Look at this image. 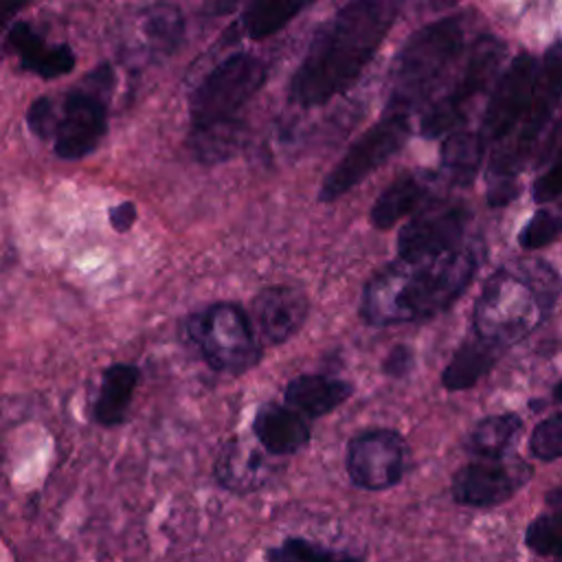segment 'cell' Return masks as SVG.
I'll list each match as a JSON object with an SVG mask.
<instances>
[{
  "instance_id": "e0dca14e",
  "label": "cell",
  "mask_w": 562,
  "mask_h": 562,
  "mask_svg": "<svg viewBox=\"0 0 562 562\" xmlns=\"http://www.w3.org/2000/svg\"><path fill=\"white\" fill-rule=\"evenodd\" d=\"M252 435L257 443L274 457H288L310 443V426L301 413L288 404L268 402L252 417Z\"/></svg>"
},
{
  "instance_id": "603a6c76",
  "label": "cell",
  "mask_w": 562,
  "mask_h": 562,
  "mask_svg": "<svg viewBox=\"0 0 562 562\" xmlns=\"http://www.w3.org/2000/svg\"><path fill=\"white\" fill-rule=\"evenodd\" d=\"M140 40L151 59L169 57L184 37V18L173 4H154L140 15Z\"/></svg>"
},
{
  "instance_id": "30bf717a",
  "label": "cell",
  "mask_w": 562,
  "mask_h": 562,
  "mask_svg": "<svg viewBox=\"0 0 562 562\" xmlns=\"http://www.w3.org/2000/svg\"><path fill=\"white\" fill-rule=\"evenodd\" d=\"M503 55L505 44L496 35H481L472 44L468 59L459 77L452 81L450 90H446L437 101H432L422 114L419 134L424 138H439L457 132L472 101L479 94H483L487 86L494 81Z\"/></svg>"
},
{
  "instance_id": "6da1fadb",
  "label": "cell",
  "mask_w": 562,
  "mask_h": 562,
  "mask_svg": "<svg viewBox=\"0 0 562 562\" xmlns=\"http://www.w3.org/2000/svg\"><path fill=\"white\" fill-rule=\"evenodd\" d=\"M395 0H356L329 15L312 35L288 83V101L318 108L347 92L397 22Z\"/></svg>"
},
{
  "instance_id": "d6986e66",
  "label": "cell",
  "mask_w": 562,
  "mask_h": 562,
  "mask_svg": "<svg viewBox=\"0 0 562 562\" xmlns=\"http://www.w3.org/2000/svg\"><path fill=\"white\" fill-rule=\"evenodd\" d=\"M353 395V384L334 375L301 373L285 384L283 402L303 417H323Z\"/></svg>"
},
{
  "instance_id": "4dcf8cb0",
  "label": "cell",
  "mask_w": 562,
  "mask_h": 562,
  "mask_svg": "<svg viewBox=\"0 0 562 562\" xmlns=\"http://www.w3.org/2000/svg\"><path fill=\"white\" fill-rule=\"evenodd\" d=\"M55 116H57V103L48 94H44L31 101L26 110V125L37 138L53 140Z\"/></svg>"
},
{
  "instance_id": "2e32d148",
  "label": "cell",
  "mask_w": 562,
  "mask_h": 562,
  "mask_svg": "<svg viewBox=\"0 0 562 562\" xmlns=\"http://www.w3.org/2000/svg\"><path fill=\"white\" fill-rule=\"evenodd\" d=\"M4 48L18 57L20 70L33 72L42 79H57L68 75L77 57L68 44H50L29 22L13 20L4 31Z\"/></svg>"
},
{
  "instance_id": "9a60e30c",
  "label": "cell",
  "mask_w": 562,
  "mask_h": 562,
  "mask_svg": "<svg viewBox=\"0 0 562 562\" xmlns=\"http://www.w3.org/2000/svg\"><path fill=\"white\" fill-rule=\"evenodd\" d=\"M310 314V299L299 285L274 283L266 285L252 299V321L259 340L281 345L296 336Z\"/></svg>"
},
{
  "instance_id": "5bb4252c",
  "label": "cell",
  "mask_w": 562,
  "mask_h": 562,
  "mask_svg": "<svg viewBox=\"0 0 562 562\" xmlns=\"http://www.w3.org/2000/svg\"><path fill=\"white\" fill-rule=\"evenodd\" d=\"M531 468L518 459H479L452 476V498L468 507H490L507 501L529 479Z\"/></svg>"
},
{
  "instance_id": "1f68e13d",
  "label": "cell",
  "mask_w": 562,
  "mask_h": 562,
  "mask_svg": "<svg viewBox=\"0 0 562 562\" xmlns=\"http://www.w3.org/2000/svg\"><path fill=\"white\" fill-rule=\"evenodd\" d=\"M531 195H533V200L540 202V204L551 202V200H555V198L562 195V149H560V154L555 156V162L533 182Z\"/></svg>"
},
{
  "instance_id": "e575fe53",
  "label": "cell",
  "mask_w": 562,
  "mask_h": 562,
  "mask_svg": "<svg viewBox=\"0 0 562 562\" xmlns=\"http://www.w3.org/2000/svg\"><path fill=\"white\" fill-rule=\"evenodd\" d=\"M562 149V119L558 121V125L553 127V132H551V136H549V140H547V147H544V158L547 156H551V151H555V149Z\"/></svg>"
},
{
  "instance_id": "83f0119b",
  "label": "cell",
  "mask_w": 562,
  "mask_h": 562,
  "mask_svg": "<svg viewBox=\"0 0 562 562\" xmlns=\"http://www.w3.org/2000/svg\"><path fill=\"white\" fill-rule=\"evenodd\" d=\"M525 542L538 555L562 553V507L536 518L527 527Z\"/></svg>"
},
{
  "instance_id": "f546056e",
  "label": "cell",
  "mask_w": 562,
  "mask_h": 562,
  "mask_svg": "<svg viewBox=\"0 0 562 562\" xmlns=\"http://www.w3.org/2000/svg\"><path fill=\"white\" fill-rule=\"evenodd\" d=\"M562 233V217L542 209L518 233V244L527 250H536L553 241Z\"/></svg>"
},
{
  "instance_id": "5b68a950",
  "label": "cell",
  "mask_w": 562,
  "mask_h": 562,
  "mask_svg": "<svg viewBox=\"0 0 562 562\" xmlns=\"http://www.w3.org/2000/svg\"><path fill=\"white\" fill-rule=\"evenodd\" d=\"M465 46V18L452 13L408 35L389 72L386 108L413 114L430 101Z\"/></svg>"
},
{
  "instance_id": "4fadbf2b",
  "label": "cell",
  "mask_w": 562,
  "mask_h": 562,
  "mask_svg": "<svg viewBox=\"0 0 562 562\" xmlns=\"http://www.w3.org/2000/svg\"><path fill=\"white\" fill-rule=\"evenodd\" d=\"M468 222L463 204L419 211L397 233V259L426 261L461 248Z\"/></svg>"
},
{
  "instance_id": "8d00e7d4",
  "label": "cell",
  "mask_w": 562,
  "mask_h": 562,
  "mask_svg": "<svg viewBox=\"0 0 562 562\" xmlns=\"http://www.w3.org/2000/svg\"><path fill=\"white\" fill-rule=\"evenodd\" d=\"M555 562H562V558H560V560H555Z\"/></svg>"
},
{
  "instance_id": "f1b7e54d",
  "label": "cell",
  "mask_w": 562,
  "mask_h": 562,
  "mask_svg": "<svg viewBox=\"0 0 562 562\" xmlns=\"http://www.w3.org/2000/svg\"><path fill=\"white\" fill-rule=\"evenodd\" d=\"M529 450L540 461H553L562 457V411L542 419L533 428Z\"/></svg>"
},
{
  "instance_id": "ffe728a7",
  "label": "cell",
  "mask_w": 562,
  "mask_h": 562,
  "mask_svg": "<svg viewBox=\"0 0 562 562\" xmlns=\"http://www.w3.org/2000/svg\"><path fill=\"white\" fill-rule=\"evenodd\" d=\"M428 195V176L404 171L400 173L371 204L369 222L378 231L393 228L406 215H413Z\"/></svg>"
},
{
  "instance_id": "d4e9b609",
  "label": "cell",
  "mask_w": 562,
  "mask_h": 562,
  "mask_svg": "<svg viewBox=\"0 0 562 562\" xmlns=\"http://www.w3.org/2000/svg\"><path fill=\"white\" fill-rule=\"evenodd\" d=\"M520 430L522 422L518 415H490L470 430L465 448L479 459H503V454L514 443Z\"/></svg>"
},
{
  "instance_id": "44dd1931",
  "label": "cell",
  "mask_w": 562,
  "mask_h": 562,
  "mask_svg": "<svg viewBox=\"0 0 562 562\" xmlns=\"http://www.w3.org/2000/svg\"><path fill=\"white\" fill-rule=\"evenodd\" d=\"M140 380V369L136 364L114 362L103 369L99 393L92 406V417L99 426L114 428L127 419V411L134 391Z\"/></svg>"
},
{
  "instance_id": "ba28073f",
  "label": "cell",
  "mask_w": 562,
  "mask_h": 562,
  "mask_svg": "<svg viewBox=\"0 0 562 562\" xmlns=\"http://www.w3.org/2000/svg\"><path fill=\"white\" fill-rule=\"evenodd\" d=\"M112 86L114 72L108 64H101L83 79V86L64 94L53 130L57 158L81 160L101 145L108 134V94Z\"/></svg>"
},
{
  "instance_id": "277c9868",
  "label": "cell",
  "mask_w": 562,
  "mask_h": 562,
  "mask_svg": "<svg viewBox=\"0 0 562 562\" xmlns=\"http://www.w3.org/2000/svg\"><path fill=\"white\" fill-rule=\"evenodd\" d=\"M555 294L558 277L542 261L518 270H496L474 303V336L505 349L527 336L547 316L555 303Z\"/></svg>"
},
{
  "instance_id": "ac0fdd59",
  "label": "cell",
  "mask_w": 562,
  "mask_h": 562,
  "mask_svg": "<svg viewBox=\"0 0 562 562\" xmlns=\"http://www.w3.org/2000/svg\"><path fill=\"white\" fill-rule=\"evenodd\" d=\"M263 452V448L259 450L239 437L228 439L213 463L215 481L235 494H248L263 487L270 472V463Z\"/></svg>"
},
{
  "instance_id": "52a82bcc",
  "label": "cell",
  "mask_w": 562,
  "mask_h": 562,
  "mask_svg": "<svg viewBox=\"0 0 562 562\" xmlns=\"http://www.w3.org/2000/svg\"><path fill=\"white\" fill-rule=\"evenodd\" d=\"M184 334L213 371L241 375L261 360L259 336L237 303L215 301L189 314Z\"/></svg>"
},
{
  "instance_id": "4316f807",
  "label": "cell",
  "mask_w": 562,
  "mask_h": 562,
  "mask_svg": "<svg viewBox=\"0 0 562 562\" xmlns=\"http://www.w3.org/2000/svg\"><path fill=\"white\" fill-rule=\"evenodd\" d=\"M266 562H362L358 555L334 551L310 542L301 536H290L281 544L266 549Z\"/></svg>"
},
{
  "instance_id": "7c38bea8",
  "label": "cell",
  "mask_w": 562,
  "mask_h": 562,
  "mask_svg": "<svg viewBox=\"0 0 562 562\" xmlns=\"http://www.w3.org/2000/svg\"><path fill=\"white\" fill-rule=\"evenodd\" d=\"M536 79L538 68L529 53H518L501 72L479 127V136L485 147L503 145L516 123L525 119L536 90Z\"/></svg>"
},
{
  "instance_id": "9c48e42d",
  "label": "cell",
  "mask_w": 562,
  "mask_h": 562,
  "mask_svg": "<svg viewBox=\"0 0 562 562\" xmlns=\"http://www.w3.org/2000/svg\"><path fill=\"white\" fill-rule=\"evenodd\" d=\"M411 116L384 110L382 116L367 127L329 169L318 189V202H334L358 187L367 176L386 165L408 140Z\"/></svg>"
},
{
  "instance_id": "d590c367",
  "label": "cell",
  "mask_w": 562,
  "mask_h": 562,
  "mask_svg": "<svg viewBox=\"0 0 562 562\" xmlns=\"http://www.w3.org/2000/svg\"><path fill=\"white\" fill-rule=\"evenodd\" d=\"M553 397L555 400H560L562 402V380L555 384V389H553Z\"/></svg>"
},
{
  "instance_id": "8fae6325",
  "label": "cell",
  "mask_w": 562,
  "mask_h": 562,
  "mask_svg": "<svg viewBox=\"0 0 562 562\" xmlns=\"http://www.w3.org/2000/svg\"><path fill=\"white\" fill-rule=\"evenodd\" d=\"M349 481L369 492L397 485L408 468V443L393 428H369L347 443Z\"/></svg>"
},
{
  "instance_id": "836d02e7",
  "label": "cell",
  "mask_w": 562,
  "mask_h": 562,
  "mask_svg": "<svg viewBox=\"0 0 562 562\" xmlns=\"http://www.w3.org/2000/svg\"><path fill=\"white\" fill-rule=\"evenodd\" d=\"M136 220H138V211H136V204L130 200L119 202L108 211V222L116 233H127L136 224Z\"/></svg>"
},
{
  "instance_id": "cb8c5ba5",
  "label": "cell",
  "mask_w": 562,
  "mask_h": 562,
  "mask_svg": "<svg viewBox=\"0 0 562 562\" xmlns=\"http://www.w3.org/2000/svg\"><path fill=\"white\" fill-rule=\"evenodd\" d=\"M485 149L479 132L457 130L441 143V171L452 184L468 187L481 169Z\"/></svg>"
},
{
  "instance_id": "3957f363",
  "label": "cell",
  "mask_w": 562,
  "mask_h": 562,
  "mask_svg": "<svg viewBox=\"0 0 562 562\" xmlns=\"http://www.w3.org/2000/svg\"><path fill=\"white\" fill-rule=\"evenodd\" d=\"M268 64L248 50L220 59L189 94V149L198 162L228 160L241 145V110L263 88Z\"/></svg>"
},
{
  "instance_id": "484cf974",
  "label": "cell",
  "mask_w": 562,
  "mask_h": 562,
  "mask_svg": "<svg viewBox=\"0 0 562 562\" xmlns=\"http://www.w3.org/2000/svg\"><path fill=\"white\" fill-rule=\"evenodd\" d=\"M312 2H296V0H292V2H288V0L248 2L241 11L239 24L250 40H266V37L279 33L283 26H288Z\"/></svg>"
},
{
  "instance_id": "d6a6232c",
  "label": "cell",
  "mask_w": 562,
  "mask_h": 562,
  "mask_svg": "<svg viewBox=\"0 0 562 562\" xmlns=\"http://www.w3.org/2000/svg\"><path fill=\"white\" fill-rule=\"evenodd\" d=\"M413 364H415V353L408 345H395L386 358L382 360V371L389 375V378H404L413 371Z\"/></svg>"
},
{
  "instance_id": "7a4b0ae2",
  "label": "cell",
  "mask_w": 562,
  "mask_h": 562,
  "mask_svg": "<svg viewBox=\"0 0 562 562\" xmlns=\"http://www.w3.org/2000/svg\"><path fill=\"white\" fill-rule=\"evenodd\" d=\"M479 268L472 246L426 261H393L364 285L360 316L373 327L430 321L446 312L470 285Z\"/></svg>"
},
{
  "instance_id": "8992f818",
  "label": "cell",
  "mask_w": 562,
  "mask_h": 562,
  "mask_svg": "<svg viewBox=\"0 0 562 562\" xmlns=\"http://www.w3.org/2000/svg\"><path fill=\"white\" fill-rule=\"evenodd\" d=\"M562 99V42L547 48L542 68L538 70L536 90L516 136L494 149L487 165V204L505 206L518 195V173L527 165L542 132L547 130Z\"/></svg>"
},
{
  "instance_id": "7402d4cb",
  "label": "cell",
  "mask_w": 562,
  "mask_h": 562,
  "mask_svg": "<svg viewBox=\"0 0 562 562\" xmlns=\"http://www.w3.org/2000/svg\"><path fill=\"white\" fill-rule=\"evenodd\" d=\"M503 347L472 336L459 345L450 362L441 371V384L446 391L472 389L501 358Z\"/></svg>"
}]
</instances>
